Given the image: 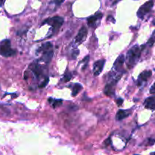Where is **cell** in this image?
<instances>
[{
	"label": "cell",
	"mask_w": 155,
	"mask_h": 155,
	"mask_svg": "<svg viewBox=\"0 0 155 155\" xmlns=\"http://www.w3.org/2000/svg\"><path fill=\"white\" fill-rule=\"evenodd\" d=\"M48 81H49V79H48V77H45V78L43 79V80H42V81L41 82V83H39V88H40V89H41V88H44V87H45V86H46L47 84H48Z\"/></svg>",
	"instance_id": "19"
},
{
	"label": "cell",
	"mask_w": 155,
	"mask_h": 155,
	"mask_svg": "<svg viewBox=\"0 0 155 155\" xmlns=\"http://www.w3.org/2000/svg\"><path fill=\"white\" fill-rule=\"evenodd\" d=\"M104 64H105V60L102 59V60H98L96 62H95L93 64V74L94 76H98L102 71L103 68H104Z\"/></svg>",
	"instance_id": "8"
},
{
	"label": "cell",
	"mask_w": 155,
	"mask_h": 155,
	"mask_svg": "<svg viewBox=\"0 0 155 155\" xmlns=\"http://www.w3.org/2000/svg\"><path fill=\"white\" fill-rule=\"evenodd\" d=\"M29 69L31 70L32 72L35 74V76L37 78H39L42 75V73H43L42 66L38 62H33V63H32L29 66Z\"/></svg>",
	"instance_id": "6"
},
{
	"label": "cell",
	"mask_w": 155,
	"mask_h": 155,
	"mask_svg": "<svg viewBox=\"0 0 155 155\" xmlns=\"http://www.w3.org/2000/svg\"><path fill=\"white\" fill-rule=\"evenodd\" d=\"M79 53H80V51H79V49H77V48H75V49H74L72 51V52H71V57H72L73 59H76L77 58V57L78 56Z\"/></svg>",
	"instance_id": "21"
},
{
	"label": "cell",
	"mask_w": 155,
	"mask_h": 155,
	"mask_svg": "<svg viewBox=\"0 0 155 155\" xmlns=\"http://www.w3.org/2000/svg\"><path fill=\"white\" fill-rule=\"evenodd\" d=\"M151 155H155V152H154V153H151Z\"/></svg>",
	"instance_id": "27"
},
{
	"label": "cell",
	"mask_w": 155,
	"mask_h": 155,
	"mask_svg": "<svg viewBox=\"0 0 155 155\" xmlns=\"http://www.w3.org/2000/svg\"><path fill=\"white\" fill-rule=\"evenodd\" d=\"M63 23H64L63 18L59 16H55V17H53V18H48L47 20H45L42 24H47L49 26H51V30H52L53 33H54L55 32H57L61 27Z\"/></svg>",
	"instance_id": "3"
},
{
	"label": "cell",
	"mask_w": 155,
	"mask_h": 155,
	"mask_svg": "<svg viewBox=\"0 0 155 155\" xmlns=\"http://www.w3.org/2000/svg\"><path fill=\"white\" fill-rule=\"evenodd\" d=\"M110 142H111V141H110V138H108V139H107V140L104 142V143H105L106 145H110Z\"/></svg>",
	"instance_id": "25"
},
{
	"label": "cell",
	"mask_w": 155,
	"mask_h": 155,
	"mask_svg": "<svg viewBox=\"0 0 155 155\" xmlns=\"http://www.w3.org/2000/svg\"><path fill=\"white\" fill-rule=\"evenodd\" d=\"M142 48L138 45L132 47L128 51L126 57V62L129 68H132L137 64L139 58L141 56Z\"/></svg>",
	"instance_id": "1"
},
{
	"label": "cell",
	"mask_w": 155,
	"mask_h": 155,
	"mask_svg": "<svg viewBox=\"0 0 155 155\" xmlns=\"http://www.w3.org/2000/svg\"><path fill=\"white\" fill-rule=\"evenodd\" d=\"M132 110H120L117 113L116 119L117 120H122L125 119V118L128 117L130 114H131Z\"/></svg>",
	"instance_id": "12"
},
{
	"label": "cell",
	"mask_w": 155,
	"mask_h": 155,
	"mask_svg": "<svg viewBox=\"0 0 155 155\" xmlns=\"http://www.w3.org/2000/svg\"><path fill=\"white\" fill-rule=\"evenodd\" d=\"M53 54H54V51H53L52 49L44 51V52L42 53V57L40 58V60L42 61L43 62H45V63H48V62L51 61V60L52 59Z\"/></svg>",
	"instance_id": "13"
},
{
	"label": "cell",
	"mask_w": 155,
	"mask_h": 155,
	"mask_svg": "<svg viewBox=\"0 0 155 155\" xmlns=\"http://www.w3.org/2000/svg\"><path fill=\"white\" fill-rule=\"evenodd\" d=\"M144 105L146 108L150 110H155V95L146 98L144 102Z\"/></svg>",
	"instance_id": "11"
},
{
	"label": "cell",
	"mask_w": 155,
	"mask_h": 155,
	"mask_svg": "<svg viewBox=\"0 0 155 155\" xmlns=\"http://www.w3.org/2000/svg\"><path fill=\"white\" fill-rule=\"evenodd\" d=\"M83 89V86L80 83H75L73 86V90H72V95L74 97H75L80 91Z\"/></svg>",
	"instance_id": "16"
},
{
	"label": "cell",
	"mask_w": 155,
	"mask_h": 155,
	"mask_svg": "<svg viewBox=\"0 0 155 155\" xmlns=\"http://www.w3.org/2000/svg\"><path fill=\"white\" fill-rule=\"evenodd\" d=\"M114 85L110 84V83H107V85L104 87V92L107 96L112 97L114 95Z\"/></svg>",
	"instance_id": "14"
},
{
	"label": "cell",
	"mask_w": 155,
	"mask_h": 155,
	"mask_svg": "<svg viewBox=\"0 0 155 155\" xmlns=\"http://www.w3.org/2000/svg\"><path fill=\"white\" fill-rule=\"evenodd\" d=\"M123 102H124V99H123V98H118V99L117 100V104L118 106L122 105Z\"/></svg>",
	"instance_id": "22"
},
{
	"label": "cell",
	"mask_w": 155,
	"mask_h": 155,
	"mask_svg": "<svg viewBox=\"0 0 155 155\" xmlns=\"http://www.w3.org/2000/svg\"><path fill=\"white\" fill-rule=\"evenodd\" d=\"M150 93L155 94V83L153 84V86H151V89H150Z\"/></svg>",
	"instance_id": "23"
},
{
	"label": "cell",
	"mask_w": 155,
	"mask_h": 155,
	"mask_svg": "<svg viewBox=\"0 0 155 155\" xmlns=\"http://www.w3.org/2000/svg\"><path fill=\"white\" fill-rule=\"evenodd\" d=\"M16 53V50L13 49L11 46V42L9 39H4L0 42V55L8 58L14 56Z\"/></svg>",
	"instance_id": "2"
},
{
	"label": "cell",
	"mask_w": 155,
	"mask_h": 155,
	"mask_svg": "<svg viewBox=\"0 0 155 155\" xmlns=\"http://www.w3.org/2000/svg\"><path fill=\"white\" fill-rule=\"evenodd\" d=\"M154 6V2L153 1H148L147 2H145V4L142 5L139 9L138 10L137 12V15L140 19H143L144 17L150 12V11L151 10V8Z\"/></svg>",
	"instance_id": "4"
},
{
	"label": "cell",
	"mask_w": 155,
	"mask_h": 155,
	"mask_svg": "<svg viewBox=\"0 0 155 155\" xmlns=\"http://www.w3.org/2000/svg\"><path fill=\"white\" fill-rule=\"evenodd\" d=\"M48 101L50 102V104H51L54 108H56V107L61 106L62 104V102H63L62 99H53V98H49Z\"/></svg>",
	"instance_id": "17"
},
{
	"label": "cell",
	"mask_w": 155,
	"mask_h": 155,
	"mask_svg": "<svg viewBox=\"0 0 155 155\" xmlns=\"http://www.w3.org/2000/svg\"><path fill=\"white\" fill-rule=\"evenodd\" d=\"M111 18H112V16H109V17H107V19H111ZM112 22H115L114 20H112Z\"/></svg>",
	"instance_id": "26"
},
{
	"label": "cell",
	"mask_w": 155,
	"mask_h": 155,
	"mask_svg": "<svg viewBox=\"0 0 155 155\" xmlns=\"http://www.w3.org/2000/svg\"><path fill=\"white\" fill-rule=\"evenodd\" d=\"M72 77H73L72 74H71V72H69V71H67V72H65L64 76L63 79H62V81L68 82L71 80V79H72Z\"/></svg>",
	"instance_id": "18"
},
{
	"label": "cell",
	"mask_w": 155,
	"mask_h": 155,
	"mask_svg": "<svg viewBox=\"0 0 155 155\" xmlns=\"http://www.w3.org/2000/svg\"><path fill=\"white\" fill-rule=\"evenodd\" d=\"M153 24H154V25H155V20L154 21H153Z\"/></svg>",
	"instance_id": "28"
},
{
	"label": "cell",
	"mask_w": 155,
	"mask_h": 155,
	"mask_svg": "<svg viewBox=\"0 0 155 155\" xmlns=\"http://www.w3.org/2000/svg\"><path fill=\"white\" fill-rule=\"evenodd\" d=\"M154 143H155L154 139H148V144H149V145H153Z\"/></svg>",
	"instance_id": "24"
},
{
	"label": "cell",
	"mask_w": 155,
	"mask_h": 155,
	"mask_svg": "<svg viewBox=\"0 0 155 155\" xmlns=\"http://www.w3.org/2000/svg\"><path fill=\"white\" fill-rule=\"evenodd\" d=\"M52 49V44L51 42H45V43L42 44L39 48L38 49L37 52H42L43 53L44 51H48V50H51Z\"/></svg>",
	"instance_id": "15"
},
{
	"label": "cell",
	"mask_w": 155,
	"mask_h": 155,
	"mask_svg": "<svg viewBox=\"0 0 155 155\" xmlns=\"http://www.w3.org/2000/svg\"><path fill=\"white\" fill-rule=\"evenodd\" d=\"M102 17L103 14L98 12V13H96L95 15H93V16H91L89 17V18H88L87 22L89 27H95V24H96V21H98V20L101 19Z\"/></svg>",
	"instance_id": "10"
},
{
	"label": "cell",
	"mask_w": 155,
	"mask_h": 155,
	"mask_svg": "<svg viewBox=\"0 0 155 155\" xmlns=\"http://www.w3.org/2000/svg\"><path fill=\"white\" fill-rule=\"evenodd\" d=\"M87 29L86 27H82L80 28V30H79L78 34L76 36L75 39H74V42H75L76 45H80L85 39H86V36H87Z\"/></svg>",
	"instance_id": "5"
},
{
	"label": "cell",
	"mask_w": 155,
	"mask_h": 155,
	"mask_svg": "<svg viewBox=\"0 0 155 155\" xmlns=\"http://www.w3.org/2000/svg\"><path fill=\"white\" fill-rule=\"evenodd\" d=\"M151 75H152L151 71H145L141 73L139 76V78H138V86H140L143 85V83L147 82V80L151 77Z\"/></svg>",
	"instance_id": "9"
},
{
	"label": "cell",
	"mask_w": 155,
	"mask_h": 155,
	"mask_svg": "<svg viewBox=\"0 0 155 155\" xmlns=\"http://www.w3.org/2000/svg\"><path fill=\"white\" fill-rule=\"evenodd\" d=\"M135 155H138V154H135Z\"/></svg>",
	"instance_id": "29"
},
{
	"label": "cell",
	"mask_w": 155,
	"mask_h": 155,
	"mask_svg": "<svg viewBox=\"0 0 155 155\" xmlns=\"http://www.w3.org/2000/svg\"><path fill=\"white\" fill-rule=\"evenodd\" d=\"M126 58L124 57V54H120L119 57L117 58V60L115 61L114 64V68H113V71H117V72L119 73H124L121 72V70L123 68V65H124V62H125Z\"/></svg>",
	"instance_id": "7"
},
{
	"label": "cell",
	"mask_w": 155,
	"mask_h": 155,
	"mask_svg": "<svg viewBox=\"0 0 155 155\" xmlns=\"http://www.w3.org/2000/svg\"><path fill=\"white\" fill-rule=\"evenodd\" d=\"M154 42H155V30L153 32L152 35H151V38L149 39V40L148 41V45H152L154 43Z\"/></svg>",
	"instance_id": "20"
}]
</instances>
